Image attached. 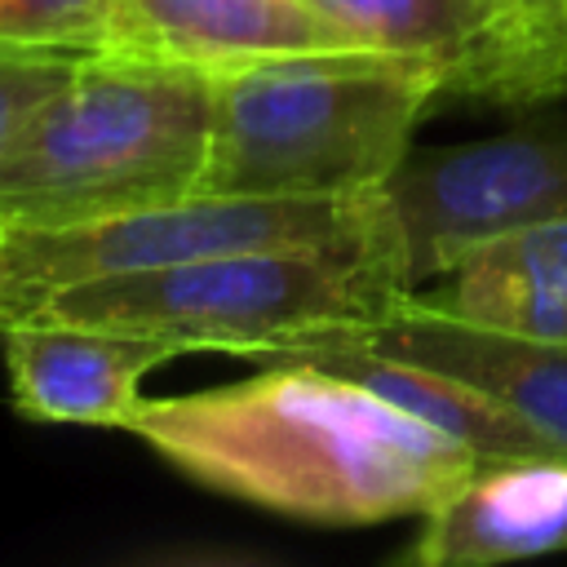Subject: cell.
Wrapping results in <instances>:
<instances>
[{"mask_svg":"<svg viewBox=\"0 0 567 567\" xmlns=\"http://www.w3.org/2000/svg\"><path fill=\"white\" fill-rule=\"evenodd\" d=\"M124 430L213 492L328 527L425 518L478 465L421 416L315 363L142 399Z\"/></svg>","mask_w":567,"mask_h":567,"instance_id":"obj_1","label":"cell"},{"mask_svg":"<svg viewBox=\"0 0 567 567\" xmlns=\"http://www.w3.org/2000/svg\"><path fill=\"white\" fill-rule=\"evenodd\" d=\"M213 71L93 49L0 155V226H71L195 195Z\"/></svg>","mask_w":567,"mask_h":567,"instance_id":"obj_2","label":"cell"},{"mask_svg":"<svg viewBox=\"0 0 567 567\" xmlns=\"http://www.w3.org/2000/svg\"><path fill=\"white\" fill-rule=\"evenodd\" d=\"M439 75L354 49L292 53L213 71V142L199 190L213 195H368L412 151Z\"/></svg>","mask_w":567,"mask_h":567,"instance_id":"obj_3","label":"cell"},{"mask_svg":"<svg viewBox=\"0 0 567 567\" xmlns=\"http://www.w3.org/2000/svg\"><path fill=\"white\" fill-rule=\"evenodd\" d=\"M408 297L381 244L248 248L58 288L22 315L261 359L306 332L377 323ZM4 328V323H0Z\"/></svg>","mask_w":567,"mask_h":567,"instance_id":"obj_4","label":"cell"},{"mask_svg":"<svg viewBox=\"0 0 567 567\" xmlns=\"http://www.w3.org/2000/svg\"><path fill=\"white\" fill-rule=\"evenodd\" d=\"M381 244L377 204L368 195H213L146 204L133 213L71 226H4L0 248V323L31 310L40 297L159 270L177 261L248 252V248H319Z\"/></svg>","mask_w":567,"mask_h":567,"instance_id":"obj_5","label":"cell"},{"mask_svg":"<svg viewBox=\"0 0 567 567\" xmlns=\"http://www.w3.org/2000/svg\"><path fill=\"white\" fill-rule=\"evenodd\" d=\"M377 235L412 292L501 235L567 217V120L408 151L372 190Z\"/></svg>","mask_w":567,"mask_h":567,"instance_id":"obj_6","label":"cell"},{"mask_svg":"<svg viewBox=\"0 0 567 567\" xmlns=\"http://www.w3.org/2000/svg\"><path fill=\"white\" fill-rule=\"evenodd\" d=\"M368 49L421 62L443 93L540 102L567 93L558 0H315Z\"/></svg>","mask_w":567,"mask_h":567,"instance_id":"obj_7","label":"cell"},{"mask_svg":"<svg viewBox=\"0 0 567 567\" xmlns=\"http://www.w3.org/2000/svg\"><path fill=\"white\" fill-rule=\"evenodd\" d=\"M319 332L403 363L447 372L567 447V341L501 332L452 315L443 301H421L412 292L399 297L394 310L377 323H346Z\"/></svg>","mask_w":567,"mask_h":567,"instance_id":"obj_8","label":"cell"},{"mask_svg":"<svg viewBox=\"0 0 567 567\" xmlns=\"http://www.w3.org/2000/svg\"><path fill=\"white\" fill-rule=\"evenodd\" d=\"M0 332L13 412L53 425L124 430L142 403L146 372L186 354L164 337L93 328L53 315H18Z\"/></svg>","mask_w":567,"mask_h":567,"instance_id":"obj_9","label":"cell"},{"mask_svg":"<svg viewBox=\"0 0 567 567\" xmlns=\"http://www.w3.org/2000/svg\"><path fill=\"white\" fill-rule=\"evenodd\" d=\"M102 49L226 71L292 53H354L368 44L315 0H111Z\"/></svg>","mask_w":567,"mask_h":567,"instance_id":"obj_10","label":"cell"},{"mask_svg":"<svg viewBox=\"0 0 567 567\" xmlns=\"http://www.w3.org/2000/svg\"><path fill=\"white\" fill-rule=\"evenodd\" d=\"M567 549V456L478 461L408 549L421 567H487Z\"/></svg>","mask_w":567,"mask_h":567,"instance_id":"obj_11","label":"cell"},{"mask_svg":"<svg viewBox=\"0 0 567 567\" xmlns=\"http://www.w3.org/2000/svg\"><path fill=\"white\" fill-rule=\"evenodd\" d=\"M266 363H315L328 368L337 377L359 381L363 390L381 394L385 403L421 416L425 425H434L439 434H447L452 443L470 447L478 461H536V456H567L563 443L545 439L540 430H532L523 416L505 412L496 399H487L483 390L421 368V363H403L390 354H377L368 346L328 337V332H306L270 354H261Z\"/></svg>","mask_w":567,"mask_h":567,"instance_id":"obj_12","label":"cell"},{"mask_svg":"<svg viewBox=\"0 0 567 567\" xmlns=\"http://www.w3.org/2000/svg\"><path fill=\"white\" fill-rule=\"evenodd\" d=\"M443 306L501 332L567 341V217L478 244L452 266Z\"/></svg>","mask_w":567,"mask_h":567,"instance_id":"obj_13","label":"cell"},{"mask_svg":"<svg viewBox=\"0 0 567 567\" xmlns=\"http://www.w3.org/2000/svg\"><path fill=\"white\" fill-rule=\"evenodd\" d=\"M111 0H0L9 49H102Z\"/></svg>","mask_w":567,"mask_h":567,"instance_id":"obj_14","label":"cell"},{"mask_svg":"<svg viewBox=\"0 0 567 567\" xmlns=\"http://www.w3.org/2000/svg\"><path fill=\"white\" fill-rule=\"evenodd\" d=\"M93 49H9L0 44V155L31 120V111L80 66Z\"/></svg>","mask_w":567,"mask_h":567,"instance_id":"obj_15","label":"cell"},{"mask_svg":"<svg viewBox=\"0 0 567 567\" xmlns=\"http://www.w3.org/2000/svg\"><path fill=\"white\" fill-rule=\"evenodd\" d=\"M558 4H563V18H567V0H558Z\"/></svg>","mask_w":567,"mask_h":567,"instance_id":"obj_16","label":"cell"},{"mask_svg":"<svg viewBox=\"0 0 567 567\" xmlns=\"http://www.w3.org/2000/svg\"><path fill=\"white\" fill-rule=\"evenodd\" d=\"M0 248H4V226H0Z\"/></svg>","mask_w":567,"mask_h":567,"instance_id":"obj_17","label":"cell"},{"mask_svg":"<svg viewBox=\"0 0 567 567\" xmlns=\"http://www.w3.org/2000/svg\"><path fill=\"white\" fill-rule=\"evenodd\" d=\"M558 9H563V4H558Z\"/></svg>","mask_w":567,"mask_h":567,"instance_id":"obj_18","label":"cell"}]
</instances>
